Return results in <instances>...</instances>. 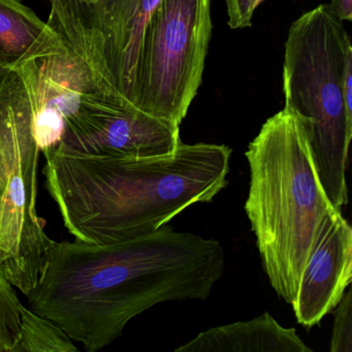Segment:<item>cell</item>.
<instances>
[{"label":"cell","instance_id":"1","mask_svg":"<svg viewBox=\"0 0 352 352\" xmlns=\"http://www.w3.org/2000/svg\"><path fill=\"white\" fill-rule=\"evenodd\" d=\"M224 265L217 240L164 224L111 244L55 242L26 296L30 310L58 325L86 351L96 352L155 305L207 300Z\"/></svg>","mask_w":352,"mask_h":352},{"label":"cell","instance_id":"2","mask_svg":"<svg viewBox=\"0 0 352 352\" xmlns=\"http://www.w3.org/2000/svg\"><path fill=\"white\" fill-rule=\"evenodd\" d=\"M232 149L181 142L162 156L87 154L60 145L46 158V188L72 236L111 244L150 234L226 188Z\"/></svg>","mask_w":352,"mask_h":352},{"label":"cell","instance_id":"3","mask_svg":"<svg viewBox=\"0 0 352 352\" xmlns=\"http://www.w3.org/2000/svg\"><path fill=\"white\" fill-rule=\"evenodd\" d=\"M245 156V212L272 287L292 305L319 226L337 210L321 186L302 127L286 109L265 121Z\"/></svg>","mask_w":352,"mask_h":352},{"label":"cell","instance_id":"4","mask_svg":"<svg viewBox=\"0 0 352 352\" xmlns=\"http://www.w3.org/2000/svg\"><path fill=\"white\" fill-rule=\"evenodd\" d=\"M350 65L351 40L329 5L318 6L292 24L284 52V109L302 127L321 186L337 211L348 203L352 121L343 83Z\"/></svg>","mask_w":352,"mask_h":352},{"label":"cell","instance_id":"5","mask_svg":"<svg viewBox=\"0 0 352 352\" xmlns=\"http://www.w3.org/2000/svg\"><path fill=\"white\" fill-rule=\"evenodd\" d=\"M211 0H160L144 34L137 108L180 126L203 80Z\"/></svg>","mask_w":352,"mask_h":352},{"label":"cell","instance_id":"6","mask_svg":"<svg viewBox=\"0 0 352 352\" xmlns=\"http://www.w3.org/2000/svg\"><path fill=\"white\" fill-rule=\"evenodd\" d=\"M40 153L28 98L0 113V263L25 296L36 287L55 244L36 210Z\"/></svg>","mask_w":352,"mask_h":352},{"label":"cell","instance_id":"7","mask_svg":"<svg viewBox=\"0 0 352 352\" xmlns=\"http://www.w3.org/2000/svg\"><path fill=\"white\" fill-rule=\"evenodd\" d=\"M160 0H51L48 24L109 96L137 108L144 34Z\"/></svg>","mask_w":352,"mask_h":352},{"label":"cell","instance_id":"8","mask_svg":"<svg viewBox=\"0 0 352 352\" xmlns=\"http://www.w3.org/2000/svg\"><path fill=\"white\" fill-rule=\"evenodd\" d=\"M19 69L32 107V131L44 156L71 147L109 115L131 106L102 91L90 69L67 48Z\"/></svg>","mask_w":352,"mask_h":352},{"label":"cell","instance_id":"9","mask_svg":"<svg viewBox=\"0 0 352 352\" xmlns=\"http://www.w3.org/2000/svg\"><path fill=\"white\" fill-rule=\"evenodd\" d=\"M352 280V228L341 212L323 218L307 258L292 306L305 327L331 313Z\"/></svg>","mask_w":352,"mask_h":352},{"label":"cell","instance_id":"10","mask_svg":"<svg viewBox=\"0 0 352 352\" xmlns=\"http://www.w3.org/2000/svg\"><path fill=\"white\" fill-rule=\"evenodd\" d=\"M180 143V126L131 107L107 117L94 133L67 148L87 154L150 157L172 153Z\"/></svg>","mask_w":352,"mask_h":352},{"label":"cell","instance_id":"11","mask_svg":"<svg viewBox=\"0 0 352 352\" xmlns=\"http://www.w3.org/2000/svg\"><path fill=\"white\" fill-rule=\"evenodd\" d=\"M176 352H312L296 329L282 327L270 313L212 327Z\"/></svg>","mask_w":352,"mask_h":352},{"label":"cell","instance_id":"12","mask_svg":"<svg viewBox=\"0 0 352 352\" xmlns=\"http://www.w3.org/2000/svg\"><path fill=\"white\" fill-rule=\"evenodd\" d=\"M67 51L56 32L21 0H0V67L18 69Z\"/></svg>","mask_w":352,"mask_h":352},{"label":"cell","instance_id":"13","mask_svg":"<svg viewBox=\"0 0 352 352\" xmlns=\"http://www.w3.org/2000/svg\"><path fill=\"white\" fill-rule=\"evenodd\" d=\"M79 348L58 325L22 305L21 329L12 352H76Z\"/></svg>","mask_w":352,"mask_h":352},{"label":"cell","instance_id":"14","mask_svg":"<svg viewBox=\"0 0 352 352\" xmlns=\"http://www.w3.org/2000/svg\"><path fill=\"white\" fill-rule=\"evenodd\" d=\"M22 302L0 263V352H12L21 329Z\"/></svg>","mask_w":352,"mask_h":352},{"label":"cell","instance_id":"15","mask_svg":"<svg viewBox=\"0 0 352 352\" xmlns=\"http://www.w3.org/2000/svg\"><path fill=\"white\" fill-rule=\"evenodd\" d=\"M333 313V331H331V352L352 351V292H344Z\"/></svg>","mask_w":352,"mask_h":352},{"label":"cell","instance_id":"16","mask_svg":"<svg viewBox=\"0 0 352 352\" xmlns=\"http://www.w3.org/2000/svg\"><path fill=\"white\" fill-rule=\"evenodd\" d=\"M228 26L232 30H243L252 25L253 12L249 0H226Z\"/></svg>","mask_w":352,"mask_h":352},{"label":"cell","instance_id":"17","mask_svg":"<svg viewBox=\"0 0 352 352\" xmlns=\"http://www.w3.org/2000/svg\"><path fill=\"white\" fill-rule=\"evenodd\" d=\"M333 13L342 21L352 20V0H331L329 3Z\"/></svg>","mask_w":352,"mask_h":352},{"label":"cell","instance_id":"18","mask_svg":"<svg viewBox=\"0 0 352 352\" xmlns=\"http://www.w3.org/2000/svg\"><path fill=\"white\" fill-rule=\"evenodd\" d=\"M250 1V8L252 10L253 13H254L256 8L263 3V0H249Z\"/></svg>","mask_w":352,"mask_h":352},{"label":"cell","instance_id":"19","mask_svg":"<svg viewBox=\"0 0 352 352\" xmlns=\"http://www.w3.org/2000/svg\"><path fill=\"white\" fill-rule=\"evenodd\" d=\"M82 1H84V3H96V0H82Z\"/></svg>","mask_w":352,"mask_h":352}]
</instances>
